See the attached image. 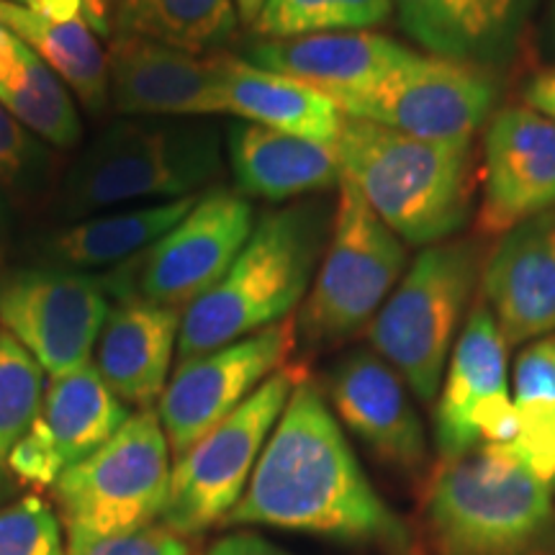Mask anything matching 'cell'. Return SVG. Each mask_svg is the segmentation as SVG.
Returning <instances> with one entry per match:
<instances>
[{
    "instance_id": "1",
    "label": "cell",
    "mask_w": 555,
    "mask_h": 555,
    "mask_svg": "<svg viewBox=\"0 0 555 555\" xmlns=\"http://www.w3.org/2000/svg\"><path fill=\"white\" fill-rule=\"evenodd\" d=\"M221 527H270L406 555L412 530L365 476L309 376L291 393L240 504Z\"/></svg>"
},
{
    "instance_id": "2",
    "label": "cell",
    "mask_w": 555,
    "mask_h": 555,
    "mask_svg": "<svg viewBox=\"0 0 555 555\" xmlns=\"http://www.w3.org/2000/svg\"><path fill=\"white\" fill-rule=\"evenodd\" d=\"M343 178L404 245H437L474 206V144L433 142L345 116L335 142Z\"/></svg>"
},
{
    "instance_id": "3",
    "label": "cell",
    "mask_w": 555,
    "mask_h": 555,
    "mask_svg": "<svg viewBox=\"0 0 555 555\" xmlns=\"http://www.w3.org/2000/svg\"><path fill=\"white\" fill-rule=\"evenodd\" d=\"M435 555H555L553 489L504 446L440 463L425 499Z\"/></svg>"
},
{
    "instance_id": "4",
    "label": "cell",
    "mask_w": 555,
    "mask_h": 555,
    "mask_svg": "<svg viewBox=\"0 0 555 555\" xmlns=\"http://www.w3.org/2000/svg\"><path fill=\"white\" fill-rule=\"evenodd\" d=\"M319 240L314 206L266 214L227 273L183 309L178 360L232 345L294 314L314 281Z\"/></svg>"
},
{
    "instance_id": "5",
    "label": "cell",
    "mask_w": 555,
    "mask_h": 555,
    "mask_svg": "<svg viewBox=\"0 0 555 555\" xmlns=\"http://www.w3.org/2000/svg\"><path fill=\"white\" fill-rule=\"evenodd\" d=\"M478 278L481 262L474 242H437L416 255L367 324L373 352L425 404L440 391Z\"/></svg>"
},
{
    "instance_id": "6",
    "label": "cell",
    "mask_w": 555,
    "mask_h": 555,
    "mask_svg": "<svg viewBox=\"0 0 555 555\" xmlns=\"http://www.w3.org/2000/svg\"><path fill=\"white\" fill-rule=\"evenodd\" d=\"M217 152L198 131L163 121H116L65 172L57 211L86 219L134 201L196 196L214 176Z\"/></svg>"
},
{
    "instance_id": "7",
    "label": "cell",
    "mask_w": 555,
    "mask_h": 555,
    "mask_svg": "<svg viewBox=\"0 0 555 555\" xmlns=\"http://www.w3.org/2000/svg\"><path fill=\"white\" fill-rule=\"evenodd\" d=\"M170 442L159 416L139 409L106 446L54 483L67 543L127 535L163 522L170 499Z\"/></svg>"
},
{
    "instance_id": "8",
    "label": "cell",
    "mask_w": 555,
    "mask_h": 555,
    "mask_svg": "<svg viewBox=\"0 0 555 555\" xmlns=\"http://www.w3.org/2000/svg\"><path fill=\"white\" fill-rule=\"evenodd\" d=\"M404 268V242L343 178L327 253L296 317V335L311 347L358 335L397 288Z\"/></svg>"
},
{
    "instance_id": "9",
    "label": "cell",
    "mask_w": 555,
    "mask_h": 555,
    "mask_svg": "<svg viewBox=\"0 0 555 555\" xmlns=\"http://www.w3.org/2000/svg\"><path fill=\"white\" fill-rule=\"evenodd\" d=\"M304 378V367L283 365L189 453L172 461L165 527L180 538H198L211 527H221L245 494L268 437Z\"/></svg>"
},
{
    "instance_id": "10",
    "label": "cell",
    "mask_w": 555,
    "mask_h": 555,
    "mask_svg": "<svg viewBox=\"0 0 555 555\" xmlns=\"http://www.w3.org/2000/svg\"><path fill=\"white\" fill-rule=\"evenodd\" d=\"M253 204L214 189L165 237L142 255L101 275L108 296L144 298L183 311L204 296L247 245L255 229Z\"/></svg>"
},
{
    "instance_id": "11",
    "label": "cell",
    "mask_w": 555,
    "mask_h": 555,
    "mask_svg": "<svg viewBox=\"0 0 555 555\" xmlns=\"http://www.w3.org/2000/svg\"><path fill=\"white\" fill-rule=\"evenodd\" d=\"M345 116L433 142H468L496 103V86L483 67L414 54L360 93L332 99Z\"/></svg>"
},
{
    "instance_id": "12",
    "label": "cell",
    "mask_w": 555,
    "mask_h": 555,
    "mask_svg": "<svg viewBox=\"0 0 555 555\" xmlns=\"http://www.w3.org/2000/svg\"><path fill=\"white\" fill-rule=\"evenodd\" d=\"M108 298L101 275L44 262L16 268L0 278V327L60 378L93 360Z\"/></svg>"
},
{
    "instance_id": "13",
    "label": "cell",
    "mask_w": 555,
    "mask_h": 555,
    "mask_svg": "<svg viewBox=\"0 0 555 555\" xmlns=\"http://www.w3.org/2000/svg\"><path fill=\"white\" fill-rule=\"evenodd\" d=\"M296 343V319L288 317L237 343L180 360L157 401L159 425L168 435L172 457L189 453L273 373L288 365Z\"/></svg>"
},
{
    "instance_id": "14",
    "label": "cell",
    "mask_w": 555,
    "mask_h": 555,
    "mask_svg": "<svg viewBox=\"0 0 555 555\" xmlns=\"http://www.w3.org/2000/svg\"><path fill=\"white\" fill-rule=\"evenodd\" d=\"M506 350L509 345L489 307L478 304L470 309L435 397V450L440 463L515 440Z\"/></svg>"
},
{
    "instance_id": "15",
    "label": "cell",
    "mask_w": 555,
    "mask_h": 555,
    "mask_svg": "<svg viewBox=\"0 0 555 555\" xmlns=\"http://www.w3.org/2000/svg\"><path fill=\"white\" fill-rule=\"evenodd\" d=\"M134 414L93 363L52 378L41 409L9 457V474L34 489H54L62 474L86 461Z\"/></svg>"
},
{
    "instance_id": "16",
    "label": "cell",
    "mask_w": 555,
    "mask_h": 555,
    "mask_svg": "<svg viewBox=\"0 0 555 555\" xmlns=\"http://www.w3.org/2000/svg\"><path fill=\"white\" fill-rule=\"evenodd\" d=\"M555 206V121L530 106L491 116L483 137L476 229L504 237Z\"/></svg>"
},
{
    "instance_id": "17",
    "label": "cell",
    "mask_w": 555,
    "mask_h": 555,
    "mask_svg": "<svg viewBox=\"0 0 555 555\" xmlns=\"http://www.w3.org/2000/svg\"><path fill=\"white\" fill-rule=\"evenodd\" d=\"M332 414L378 463L420 478L429 466V440L404 378L373 350L347 352L327 378Z\"/></svg>"
},
{
    "instance_id": "18",
    "label": "cell",
    "mask_w": 555,
    "mask_h": 555,
    "mask_svg": "<svg viewBox=\"0 0 555 555\" xmlns=\"http://www.w3.org/2000/svg\"><path fill=\"white\" fill-rule=\"evenodd\" d=\"M108 106L142 119L224 114L219 54H193L144 37L114 34Z\"/></svg>"
},
{
    "instance_id": "19",
    "label": "cell",
    "mask_w": 555,
    "mask_h": 555,
    "mask_svg": "<svg viewBox=\"0 0 555 555\" xmlns=\"http://www.w3.org/2000/svg\"><path fill=\"white\" fill-rule=\"evenodd\" d=\"M489 311L509 347L555 335V217L506 232L481 268Z\"/></svg>"
},
{
    "instance_id": "20",
    "label": "cell",
    "mask_w": 555,
    "mask_h": 555,
    "mask_svg": "<svg viewBox=\"0 0 555 555\" xmlns=\"http://www.w3.org/2000/svg\"><path fill=\"white\" fill-rule=\"evenodd\" d=\"M183 311L129 296L116 298L99 343L95 371L127 406L152 409L170 380Z\"/></svg>"
},
{
    "instance_id": "21",
    "label": "cell",
    "mask_w": 555,
    "mask_h": 555,
    "mask_svg": "<svg viewBox=\"0 0 555 555\" xmlns=\"http://www.w3.org/2000/svg\"><path fill=\"white\" fill-rule=\"evenodd\" d=\"M414 54V50L384 34L332 31L294 39H262L249 50L247 62L307 82L330 99H339L376 86Z\"/></svg>"
},
{
    "instance_id": "22",
    "label": "cell",
    "mask_w": 555,
    "mask_h": 555,
    "mask_svg": "<svg viewBox=\"0 0 555 555\" xmlns=\"http://www.w3.org/2000/svg\"><path fill=\"white\" fill-rule=\"evenodd\" d=\"M535 0H391L401 29L433 57L489 65L509 54Z\"/></svg>"
},
{
    "instance_id": "23",
    "label": "cell",
    "mask_w": 555,
    "mask_h": 555,
    "mask_svg": "<svg viewBox=\"0 0 555 555\" xmlns=\"http://www.w3.org/2000/svg\"><path fill=\"white\" fill-rule=\"evenodd\" d=\"M224 114L319 144H335L345 114L322 90L253 62L219 54Z\"/></svg>"
},
{
    "instance_id": "24",
    "label": "cell",
    "mask_w": 555,
    "mask_h": 555,
    "mask_svg": "<svg viewBox=\"0 0 555 555\" xmlns=\"http://www.w3.org/2000/svg\"><path fill=\"white\" fill-rule=\"evenodd\" d=\"M229 163L242 196L286 201L343 183L335 144L237 124L229 137Z\"/></svg>"
},
{
    "instance_id": "25",
    "label": "cell",
    "mask_w": 555,
    "mask_h": 555,
    "mask_svg": "<svg viewBox=\"0 0 555 555\" xmlns=\"http://www.w3.org/2000/svg\"><path fill=\"white\" fill-rule=\"evenodd\" d=\"M196 201L198 196H185L73 221L44 242V266L80 273L119 268L165 237Z\"/></svg>"
},
{
    "instance_id": "26",
    "label": "cell",
    "mask_w": 555,
    "mask_h": 555,
    "mask_svg": "<svg viewBox=\"0 0 555 555\" xmlns=\"http://www.w3.org/2000/svg\"><path fill=\"white\" fill-rule=\"evenodd\" d=\"M0 106L41 142L73 150L82 124L73 93L29 47L0 24Z\"/></svg>"
},
{
    "instance_id": "27",
    "label": "cell",
    "mask_w": 555,
    "mask_h": 555,
    "mask_svg": "<svg viewBox=\"0 0 555 555\" xmlns=\"http://www.w3.org/2000/svg\"><path fill=\"white\" fill-rule=\"evenodd\" d=\"M0 24L24 41L88 111L108 106V50L82 21H52L13 0H0Z\"/></svg>"
},
{
    "instance_id": "28",
    "label": "cell",
    "mask_w": 555,
    "mask_h": 555,
    "mask_svg": "<svg viewBox=\"0 0 555 555\" xmlns=\"http://www.w3.org/2000/svg\"><path fill=\"white\" fill-rule=\"evenodd\" d=\"M515 440L512 450L555 491V335L527 343L512 373Z\"/></svg>"
},
{
    "instance_id": "29",
    "label": "cell",
    "mask_w": 555,
    "mask_h": 555,
    "mask_svg": "<svg viewBox=\"0 0 555 555\" xmlns=\"http://www.w3.org/2000/svg\"><path fill=\"white\" fill-rule=\"evenodd\" d=\"M234 0H114V29L206 54L237 31ZM114 34V31H111Z\"/></svg>"
},
{
    "instance_id": "30",
    "label": "cell",
    "mask_w": 555,
    "mask_h": 555,
    "mask_svg": "<svg viewBox=\"0 0 555 555\" xmlns=\"http://www.w3.org/2000/svg\"><path fill=\"white\" fill-rule=\"evenodd\" d=\"M391 13V0H268L253 31L262 39L367 31L388 21Z\"/></svg>"
},
{
    "instance_id": "31",
    "label": "cell",
    "mask_w": 555,
    "mask_h": 555,
    "mask_svg": "<svg viewBox=\"0 0 555 555\" xmlns=\"http://www.w3.org/2000/svg\"><path fill=\"white\" fill-rule=\"evenodd\" d=\"M44 399V371L37 360L0 330V491L9 481V457L29 433Z\"/></svg>"
},
{
    "instance_id": "32",
    "label": "cell",
    "mask_w": 555,
    "mask_h": 555,
    "mask_svg": "<svg viewBox=\"0 0 555 555\" xmlns=\"http://www.w3.org/2000/svg\"><path fill=\"white\" fill-rule=\"evenodd\" d=\"M0 555H67L57 512L39 496H24L3 506Z\"/></svg>"
},
{
    "instance_id": "33",
    "label": "cell",
    "mask_w": 555,
    "mask_h": 555,
    "mask_svg": "<svg viewBox=\"0 0 555 555\" xmlns=\"http://www.w3.org/2000/svg\"><path fill=\"white\" fill-rule=\"evenodd\" d=\"M47 150L0 106V178L16 191H34L44 178Z\"/></svg>"
},
{
    "instance_id": "34",
    "label": "cell",
    "mask_w": 555,
    "mask_h": 555,
    "mask_svg": "<svg viewBox=\"0 0 555 555\" xmlns=\"http://www.w3.org/2000/svg\"><path fill=\"white\" fill-rule=\"evenodd\" d=\"M67 555H191V547L185 538L157 522L127 535L67 543Z\"/></svg>"
},
{
    "instance_id": "35",
    "label": "cell",
    "mask_w": 555,
    "mask_h": 555,
    "mask_svg": "<svg viewBox=\"0 0 555 555\" xmlns=\"http://www.w3.org/2000/svg\"><path fill=\"white\" fill-rule=\"evenodd\" d=\"M204 555H296V553L275 545L273 540L262 538L258 532L240 530L214 540V543L204 551Z\"/></svg>"
},
{
    "instance_id": "36",
    "label": "cell",
    "mask_w": 555,
    "mask_h": 555,
    "mask_svg": "<svg viewBox=\"0 0 555 555\" xmlns=\"http://www.w3.org/2000/svg\"><path fill=\"white\" fill-rule=\"evenodd\" d=\"M525 106L540 111L547 119L555 121V67L543 69L532 75V80L525 86Z\"/></svg>"
},
{
    "instance_id": "37",
    "label": "cell",
    "mask_w": 555,
    "mask_h": 555,
    "mask_svg": "<svg viewBox=\"0 0 555 555\" xmlns=\"http://www.w3.org/2000/svg\"><path fill=\"white\" fill-rule=\"evenodd\" d=\"M21 5L52 21H82V24H88L82 0H24Z\"/></svg>"
},
{
    "instance_id": "38",
    "label": "cell",
    "mask_w": 555,
    "mask_h": 555,
    "mask_svg": "<svg viewBox=\"0 0 555 555\" xmlns=\"http://www.w3.org/2000/svg\"><path fill=\"white\" fill-rule=\"evenodd\" d=\"M13 3H24V0H13ZM86 5L88 26L101 37H111L114 31V0H82Z\"/></svg>"
},
{
    "instance_id": "39",
    "label": "cell",
    "mask_w": 555,
    "mask_h": 555,
    "mask_svg": "<svg viewBox=\"0 0 555 555\" xmlns=\"http://www.w3.org/2000/svg\"><path fill=\"white\" fill-rule=\"evenodd\" d=\"M268 0H234V9H237V16L242 24H249L253 26L255 21H258L260 11L266 9Z\"/></svg>"
},
{
    "instance_id": "40",
    "label": "cell",
    "mask_w": 555,
    "mask_h": 555,
    "mask_svg": "<svg viewBox=\"0 0 555 555\" xmlns=\"http://www.w3.org/2000/svg\"><path fill=\"white\" fill-rule=\"evenodd\" d=\"M0 232H3V201H0Z\"/></svg>"
},
{
    "instance_id": "41",
    "label": "cell",
    "mask_w": 555,
    "mask_h": 555,
    "mask_svg": "<svg viewBox=\"0 0 555 555\" xmlns=\"http://www.w3.org/2000/svg\"><path fill=\"white\" fill-rule=\"evenodd\" d=\"M553 24H555V3H553Z\"/></svg>"
}]
</instances>
